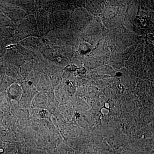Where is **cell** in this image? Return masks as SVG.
Instances as JSON below:
<instances>
[{"instance_id":"7","label":"cell","mask_w":154,"mask_h":154,"mask_svg":"<svg viewBox=\"0 0 154 154\" xmlns=\"http://www.w3.org/2000/svg\"><path fill=\"white\" fill-rule=\"evenodd\" d=\"M50 121L59 132H60L67 123L57 109L51 114Z\"/></svg>"},{"instance_id":"5","label":"cell","mask_w":154,"mask_h":154,"mask_svg":"<svg viewBox=\"0 0 154 154\" xmlns=\"http://www.w3.org/2000/svg\"><path fill=\"white\" fill-rule=\"evenodd\" d=\"M58 110L66 123L71 122L75 110L72 104L67 103L60 105L58 107Z\"/></svg>"},{"instance_id":"1","label":"cell","mask_w":154,"mask_h":154,"mask_svg":"<svg viewBox=\"0 0 154 154\" xmlns=\"http://www.w3.org/2000/svg\"><path fill=\"white\" fill-rule=\"evenodd\" d=\"M21 85L22 88V95L19 102V105L30 110L32 99L38 92L36 87L27 81L23 82Z\"/></svg>"},{"instance_id":"10","label":"cell","mask_w":154,"mask_h":154,"mask_svg":"<svg viewBox=\"0 0 154 154\" xmlns=\"http://www.w3.org/2000/svg\"><path fill=\"white\" fill-rule=\"evenodd\" d=\"M73 106L75 109L79 111H86L88 110V105L85 102L81 101H75L73 103Z\"/></svg>"},{"instance_id":"8","label":"cell","mask_w":154,"mask_h":154,"mask_svg":"<svg viewBox=\"0 0 154 154\" xmlns=\"http://www.w3.org/2000/svg\"><path fill=\"white\" fill-rule=\"evenodd\" d=\"M47 104V99L45 94L38 93L33 97L30 108H45Z\"/></svg>"},{"instance_id":"3","label":"cell","mask_w":154,"mask_h":154,"mask_svg":"<svg viewBox=\"0 0 154 154\" xmlns=\"http://www.w3.org/2000/svg\"><path fill=\"white\" fill-rule=\"evenodd\" d=\"M7 94L11 101L19 102L22 95V88L20 84L14 83L7 89Z\"/></svg>"},{"instance_id":"13","label":"cell","mask_w":154,"mask_h":154,"mask_svg":"<svg viewBox=\"0 0 154 154\" xmlns=\"http://www.w3.org/2000/svg\"><path fill=\"white\" fill-rule=\"evenodd\" d=\"M77 68V66L74 65H68L65 67L67 70L70 72H73L76 70Z\"/></svg>"},{"instance_id":"16","label":"cell","mask_w":154,"mask_h":154,"mask_svg":"<svg viewBox=\"0 0 154 154\" xmlns=\"http://www.w3.org/2000/svg\"><path fill=\"white\" fill-rule=\"evenodd\" d=\"M104 107H105V108H107V109H109L110 107V104H109L108 102H105Z\"/></svg>"},{"instance_id":"17","label":"cell","mask_w":154,"mask_h":154,"mask_svg":"<svg viewBox=\"0 0 154 154\" xmlns=\"http://www.w3.org/2000/svg\"><path fill=\"white\" fill-rule=\"evenodd\" d=\"M2 146V142H1V141H0V146Z\"/></svg>"},{"instance_id":"12","label":"cell","mask_w":154,"mask_h":154,"mask_svg":"<svg viewBox=\"0 0 154 154\" xmlns=\"http://www.w3.org/2000/svg\"><path fill=\"white\" fill-rule=\"evenodd\" d=\"M80 52L83 54H86L90 51V48L87 45L85 44H81L79 47Z\"/></svg>"},{"instance_id":"6","label":"cell","mask_w":154,"mask_h":154,"mask_svg":"<svg viewBox=\"0 0 154 154\" xmlns=\"http://www.w3.org/2000/svg\"><path fill=\"white\" fill-rule=\"evenodd\" d=\"M50 78L47 75L41 74L37 86L36 90L38 93L45 94L52 87Z\"/></svg>"},{"instance_id":"15","label":"cell","mask_w":154,"mask_h":154,"mask_svg":"<svg viewBox=\"0 0 154 154\" xmlns=\"http://www.w3.org/2000/svg\"><path fill=\"white\" fill-rule=\"evenodd\" d=\"M101 113L104 115H107L109 113V109H107L105 107H103L101 109Z\"/></svg>"},{"instance_id":"9","label":"cell","mask_w":154,"mask_h":154,"mask_svg":"<svg viewBox=\"0 0 154 154\" xmlns=\"http://www.w3.org/2000/svg\"><path fill=\"white\" fill-rule=\"evenodd\" d=\"M57 151L59 154H74L73 149L64 143L59 144Z\"/></svg>"},{"instance_id":"11","label":"cell","mask_w":154,"mask_h":154,"mask_svg":"<svg viewBox=\"0 0 154 154\" xmlns=\"http://www.w3.org/2000/svg\"><path fill=\"white\" fill-rule=\"evenodd\" d=\"M50 80L53 87H57L60 83L61 76L58 74L53 75L51 77Z\"/></svg>"},{"instance_id":"2","label":"cell","mask_w":154,"mask_h":154,"mask_svg":"<svg viewBox=\"0 0 154 154\" xmlns=\"http://www.w3.org/2000/svg\"><path fill=\"white\" fill-rule=\"evenodd\" d=\"M59 132L65 140H67L78 137L79 135L80 130L76 125L69 122L67 123Z\"/></svg>"},{"instance_id":"14","label":"cell","mask_w":154,"mask_h":154,"mask_svg":"<svg viewBox=\"0 0 154 154\" xmlns=\"http://www.w3.org/2000/svg\"><path fill=\"white\" fill-rule=\"evenodd\" d=\"M77 72L79 74H84L86 72V69L84 67L82 66L81 67L77 68Z\"/></svg>"},{"instance_id":"4","label":"cell","mask_w":154,"mask_h":154,"mask_svg":"<svg viewBox=\"0 0 154 154\" xmlns=\"http://www.w3.org/2000/svg\"><path fill=\"white\" fill-rule=\"evenodd\" d=\"M29 112L33 119L50 120L51 114L45 108H30Z\"/></svg>"}]
</instances>
